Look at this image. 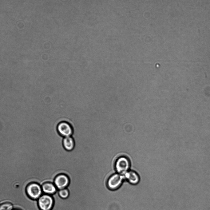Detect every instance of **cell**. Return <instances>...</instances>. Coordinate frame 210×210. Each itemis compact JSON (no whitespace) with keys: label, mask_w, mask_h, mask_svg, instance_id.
<instances>
[{"label":"cell","mask_w":210,"mask_h":210,"mask_svg":"<svg viewBox=\"0 0 210 210\" xmlns=\"http://www.w3.org/2000/svg\"><path fill=\"white\" fill-rule=\"evenodd\" d=\"M131 166L130 158L127 156H122L116 160L115 168L117 173L123 175L131 169Z\"/></svg>","instance_id":"obj_1"},{"label":"cell","mask_w":210,"mask_h":210,"mask_svg":"<svg viewBox=\"0 0 210 210\" xmlns=\"http://www.w3.org/2000/svg\"><path fill=\"white\" fill-rule=\"evenodd\" d=\"M125 180L124 175L116 173L111 175L107 182L108 188L112 190L118 189Z\"/></svg>","instance_id":"obj_2"},{"label":"cell","mask_w":210,"mask_h":210,"mask_svg":"<svg viewBox=\"0 0 210 210\" xmlns=\"http://www.w3.org/2000/svg\"><path fill=\"white\" fill-rule=\"evenodd\" d=\"M41 210H51L54 204V200L51 195L43 194L37 200Z\"/></svg>","instance_id":"obj_3"},{"label":"cell","mask_w":210,"mask_h":210,"mask_svg":"<svg viewBox=\"0 0 210 210\" xmlns=\"http://www.w3.org/2000/svg\"><path fill=\"white\" fill-rule=\"evenodd\" d=\"M26 191L28 196L34 200H38L43 193L41 186L35 183L28 184L26 188Z\"/></svg>","instance_id":"obj_4"},{"label":"cell","mask_w":210,"mask_h":210,"mask_svg":"<svg viewBox=\"0 0 210 210\" xmlns=\"http://www.w3.org/2000/svg\"><path fill=\"white\" fill-rule=\"evenodd\" d=\"M59 133L64 137L71 136L73 133V128L71 125L66 121H61L57 126Z\"/></svg>","instance_id":"obj_5"},{"label":"cell","mask_w":210,"mask_h":210,"mask_svg":"<svg viewBox=\"0 0 210 210\" xmlns=\"http://www.w3.org/2000/svg\"><path fill=\"white\" fill-rule=\"evenodd\" d=\"M69 183V179L65 174H60L56 176L53 184L58 190L66 188Z\"/></svg>","instance_id":"obj_6"},{"label":"cell","mask_w":210,"mask_h":210,"mask_svg":"<svg viewBox=\"0 0 210 210\" xmlns=\"http://www.w3.org/2000/svg\"><path fill=\"white\" fill-rule=\"evenodd\" d=\"M123 175L125 180L133 185L137 184L140 182V177L139 174L133 169H130Z\"/></svg>","instance_id":"obj_7"},{"label":"cell","mask_w":210,"mask_h":210,"mask_svg":"<svg viewBox=\"0 0 210 210\" xmlns=\"http://www.w3.org/2000/svg\"><path fill=\"white\" fill-rule=\"evenodd\" d=\"M41 187L44 194L51 195L55 193L57 190L55 185L51 183H45L42 185Z\"/></svg>","instance_id":"obj_8"},{"label":"cell","mask_w":210,"mask_h":210,"mask_svg":"<svg viewBox=\"0 0 210 210\" xmlns=\"http://www.w3.org/2000/svg\"><path fill=\"white\" fill-rule=\"evenodd\" d=\"M63 145L66 150L71 151L74 149L75 146L74 140L72 136L64 137L63 140Z\"/></svg>","instance_id":"obj_9"},{"label":"cell","mask_w":210,"mask_h":210,"mask_svg":"<svg viewBox=\"0 0 210 210\" xmlns=\"http://www.w3.org/2000/svg\"><path fill=\"white\" fill-rule=\"evenodd\" d=\"M58 192L59 196L62 199H66L69 196V191L66 188L60 190H58Z\"/></svg>","instance_id":"obj_10"},{"label":"cell","mask_w":210,"mask_h":210,"mask_svg":"<svg viewBox=\"0 0 210 210\" xmlns=\"http://www.w3.org/2000/svg\"><path fill=\"white\" fill-rule=\"evenodd\" d=\"M13 209V206L11 203L5 202L0 204V210H12Z\"/></svg>","instance_id":"obj_11"},{"label":"cell","mask_w":210,"mask_h":210,"mask_svg":"<svg viewBox=\"0 0 210 210\" xmlns=\"http://www.w3.org/2000/svg\"><path fill=\"white\" fill-rule=\"evenodd\" d=\"M12 210H20L18 209H13Z\"/></svg>","instance_id":"obj_12"}]
</instances>
